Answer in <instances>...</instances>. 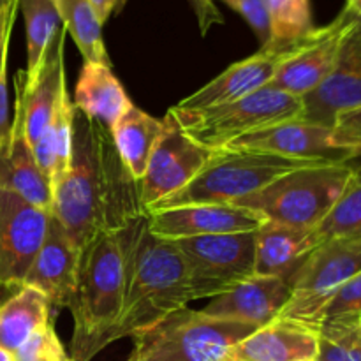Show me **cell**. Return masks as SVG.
<instances>
[{
  "label": "cell",
  "mask_w": 361,
  "mask_h": 361,
  "mask_svg": "<svg viewBox=\"0 0 361 361\" xmlns=\"http://www.w3.org/2000/svg\"><path fill=\"white\" fill-rule=\"evenodd\" d=\"M49 214L83 247L101 233L118 231L147 214L140 182L130 175L113 143L109 127L74 108L73 159L53 190Z\"/></svg>",
  "instance_id": "1"
},
{
  "label": "cell",
  "mask_w": 361,
  "mask_h": 361,
  "mask_svg": "<svg viewBox=\"0 0 361 361\" xmlns=\"http://www.w3.org/2000/svg\"><path fill=\"white\" fill-rule=\"evenodd\" d=\"M126 295L113 341L134 337L196 302L189 268L175 242L152 235L147 214L118 229Z\"/></svg>",
  "instance_id": "2"
},
{
  "label": "cell",
  "mask_w": 361,
  "mask_h": 361,
  "mask_svg": "<svg viewBox=\"0 0 361 361\" xmlns=\"http://www.w3.org/2000/svg\"><path fill=\"white\" fill-rule=\"evenodd\" d=\"M126 274L118 231L101 233L81 247L71 309L74 321L71 360L92 361L113 344L123 310Z\"/></svg>",
  "instance_id": "3"
},
{
  "label": "cell",
  "mask_w": 361,
  "mask_h": 361,
  "mask_svg": "<svg viewBox=\"0 0 361 361\" xmlns=\"http://www.w3.org/2000/svg\"><path fill=\"white\" fill-rule=\"evenodd\" d=\"M319 162L326 161L293 159L242 148H222L212 152L203 169L183 189L152 204L147 212L168 210L183 204L236 203L295 169Z\"/></svg>",
  "instance_id": "4"
},
{
  "label": "cell",
  "mask_w": 361,
  "mask_h": 361,
  "mask_svg": "<svg viewBox=\"0 0 361 361\" xmlns=\"http://www.w3.org/2000/svg\"><path fill=\"white\" fill-rule=\"evenodd\" d=\"M355 178L351 162H319L295 169L235 204L257 212L270 222L314 229Z\"/></svg>",
  "instance_id": "5"
},
{
  "label": "cell",
  "mask_w": 361,
  "mask_h": 361,
  "mask_svg": "<svg viewBox=\"0 0 361 361\" xmlns=\"http://www.w3.org/2000/svg\"><path fill=\"white\" fill-rule=\"evenodd\" d=\"M254 330L185 307L134 335L127 361H224L229 349Z\"/></svg>",
  "instance_id": "6"
},
{
  "label": "cell",
  "mask_w": 361,
  "mask_h": 361,
  "mask_svg": "<svg viewBox=\"0 0 361 361\" xmlns=\"http://www.w3.org/2000/svg\"><path fill=\"white\" fill-rule=\"evenodd\" d=\"M187 136L210 152L222 150L233 141L275 123L302 116V97L268 87L235 102L201 109L182 111L169 108Z\"/></svg>",
  "instance_id": "7"
},
{
  "label": "cell",
  "mask_w": 361,
  "mask_h": 361,
  "mask_svg": "<svg viewBox=\"0 0 361 361\" xmlns=\"http://www.w3.org/2000/svg\"><path fill=\"white\" fill-rule=\"evenodd\" d=\"M361 271V235L321 242L291 279V296L281 319L317 330L323 310L335 295Z\"/></svg>",
  "instance_id": "8"
},
{
  "label": "cell",
  "mask_w": 361,
  "mask_h": 361,
  "mask_svg": "<svg viewBox=\"0 0 361 361\" xmlns=\"http://www.w3.org/2000/svg\"><path fill=\"white\" fill-rule=\"evenodd\" d=\"M189 268L196 300L215 298L254 275V231L175 242Z\"/></svg>",
  "instance_id": "9"
},
{
  "label": "cell",
  "mask_w": 361,
  "mask_h": 361,
  "mask_svg": "<svg viewBox=\"0 0 361 361\" xmlns=\"http://www.w3.org/2000/svg\"><path fill=\"white\" fill-rule=\"evenodd\" d=\"M355 21L356 14L344 7L331 23L314 28L309 35L289 44L271 87L296 97H305L316 90L334 69L342 42Z\"/></svg>",
  "instance_id": "10"
},
{
  "label": "cell",
  "mask_w": 361,
  "mask_h": 361,
  "mask_svg": "<svg viewBox=\"0 0 361 361\" xmlns=\"http://www.w3.org/2000/svg\"><path fill=\"white\" fill-rule=\"evenodd\" d=\"M164 130L152 152L143 178L140 180L141 203L145 212L152 204L178 192L203 169L212 152L190 140L175 118L171 109L166 111Z\"/></svg>",
  "instance_id": "11"
},
{
  "label": "cell",
  "mask_w": 361,
  "mask_h": 361,
  "mask_svg": "<svg viewBox=\"0 0 361 361\" xmlns=\"http://www.w3.org/2000/svg\"><path fill=\"white\" fill-rule=\"evenodd\" d=\"M49 212L0 189V288H21L46 235Z\"/></svg>",
  "instance_id": "12"
},
{
  "label": "cell",
  "mask_w": 361,
  "mask_h": 361,
  "mask_svg": "<svg viewBox=\"0 0 361 361\" xmlns=\"http://www.w3.org/2000/svg\"><path fill=\"white\" fill-rule=\"evenodd\" d=\"M67 30L62 25L56 37L42 55L41 62L32 73L25 69L16 74V104L23 115V126L30 147L41 140L53 118L60 97L67 90L63 48Z\"/></svg>",
  "instance_id": "13"
},
{
  "label": "cell",
  "mask_w": 361,
  "mask_h": 361,
  "mask_svg": "<svg viewBox=\"0 0 361 361\" xmlns=\"http://www.w3.org/2000/svg\"><path fill=\"white\" fill-rule=\"evenodd\" d=\"M226 148L268 152L293 159H310L326 162H351L360 152L341 143L331 127L317 126L307 120L295 118L264 127L252 134L233 141Z\"/></svg>",
  "instance_id": "14"
},
{
  "label": "cell",
  "mask_w": 361,
  "mask_h": 361,
  "mask_svg": "<svg viewBox=\"0 0 361 361\" xmlns=\"http://www.w3.org/2000/svg\"><path fill=\"white\" fill-rule=\"evenodd\" d=\"M147 217L152 235L169 242L256 231L267 222L261 214L235 203L183 204L168 210L147 212Z\"/></svg>",
  "instance_id": "15"
},
{
  "label": "cell",
  "mask_w": 361,
  "mask_h": 361,
  "mask_svg": "<svg viewBox=\"0 0 361 361\" xmlns=\"http://www.w3.org/2000/svg\"><path fill=\"white\" fill-rule=\"evenodd\" d=\"M303 111L300 118L317 126L331 127L341 113L361 106V18L345 35L337 62L326 80L302 97Z\"/></svg>",
  "instance_id": "16"
},
{
  "label": "cell",
  "mask_w": 361,
  "mask_h": 361,
  "mask_svg": "<svg viewBox=\"0 0 361 361\" xmlns=\"http://www.w3.org/2000/svg\"><path fill=\"white\" fill-rule=\"evenodd\" d=\"M288 46H261V49L240 62L231 63L217 78L208 81L204 87L182 99L176 109L182 111H201L215 106L235 102L247 97L261 88L268 87L281 66Z\"/></svg>",
  "instance_id": "17"
},
{
  "label": "cell",
  "mask_w": 361,
  "mask_h": 361,
  "mask_svg": "<svg viewBox=\"0 0 361 361\" xmlns=\"http://www.w3.org/2000/svg\"><path fill=\"white\" fill-rule=\"evenodd\" d=\"M81 249L62 224L49 214L39 252L23 279V286L41 291L51 305L69 307L74 296Z\"/></svg>",
  "instance_id": "18"
},
{
  "label": "cell",
  "mask_w": 361,
  "mask_h": 361,
  "mask_svg": "<svg viewBox=\"0 0 361 361\" xmlns=\"http://www.w3.org/2000/svg\"><path fill=\"white\" fill-rule=\"evenodd\" d=\"M291 296V284L284 279L252 275L231 291L212 298L201 312L215 319L233 321L261 328L279 319Z\"/></svg>",
  "instance_id": "19"
},
{
  "label": "cell",
  "mask_w": 361,
  "mask_h": 361,
  "mask_svg": "<svg viewBox=\"0 0 361 361\" xmlns=\"http://www.w3.org/2000/svg\"><path fill=\"white\" fill-rule=\"evenodd\" d=\"M316 355L317 331L279 317L233 345L224 361H303Z\"/></svg>",
  "instance_id": "20"
},
{
  "label": "cell",
  "mask_w": 361,
  "mask_h": 361,
  "mask_svg": "<svg viewBox=\"0 0 361 361\" xmlns=\"http://www.w3.org/2000/svg\"><path fill=\"white\" fill-rule=\"evenodd\" d=\"M254 275L284 279L288 282H291L309 254L323 242L316 228L300 229L270 221L254 231Z\"/></svg>",
  "instance_id": "21"
},
{
  "label": "cell",
  "mask_w": 361,
  "mask_h": 361,
  "mask_svg": "<svg viewBox=\"0 0 361 361\" xmlns=\"http://www.w3.org/2000/svg\"><path fill=\"white\" fill-rule=\"evenodd\" d=\"M0 189L18 194L28 203L51 212V187L35 161L34 150L25 134L23 115L18 106H14L9 143L0 148Z\"/></svg>",
  "instance_id": "22"
},
{
  "label": "cell",
  "mask_w": 361,
  "mask_h": 361,
  "mask_svg": "<svg viewBox=\"0 0 361 361\" xmlns=\"http://www.w3.org/2000/svg\"><path fill=\"white\" fill-rule=\"evenodd\" d=\"M73 102L78 111L108 127L133 106L111 66L97 62H83Z\"/></svg>",
  "instance_id": "23"
},
{
  "label": "cell",
  "mask_w": 361,
  "mask_h": 361,
  "mask_svg": "<svg viewBox=\"0 0 361 361\" xmlns=\"http://www.w3.org/2000/svg\"><path fill=\"white\" fill-rule=\"evenodd\" d=\"M162 130V118H154L134 104L109 127L120 159L137 182L147 171V164L161 140Z\"/></svg>",
  "instance_id": "24"
},
{
  "label": "cell",
  "mask_w": 361,
  "mask_h": 361,
  "mask_svg": "<svg viewBox=\"0 0 361 361\" xmlns=\"http://www.w3.org/2000/svg\"><path fill=\"white\" fill-rule=\"evenodd\" d=\"M73 120L74 102L71 101L69 92L66 90L60 97L48 129L32 148L42 175L48 178L51 187V197L53 190L69 171L71 159H73Z\"/></svg>",
  "instance_id": "25"
},
{
  "label": "cell",
  "mask_w": 361,
  "mask_h": 361,
  "mask_svg": "<svg viewBox=\"0 0 361 361\" xmlns=\"http://www.w3.org/2000/svg\"><path fill=\"white\" fill-rule=\"evenodd\" d=\"M51 303L37 289L21 286L0 303V345L14 353L34 331L49 324Z\"/></svg>",
  "instance_id": "26"
},
{
  "label": "cell",
  "mask_w": 361,
  "mask_h": 361,
  "mask_svg": "<svg viewBox=\"0 0 361 361\" xmlns=\"http://www.w3.org/2000/svg\"><path fill=\"white\" fill-rule=\"evenodd\" d=\"M67 34L76 42L85 62L108 63L109 55L102 39V23L90 0H53Z\"/></svg>",
  "instance_id": "27"
},
{
  "label": "cell",
  "mask_w": 361,
  "mask_h": 361,
  "mask_svg": "<svg viewBox=\"0 0 361 361\" xmlns=\"http://www.w3.org/2000/svg\"><path fill=\"white\" fill-rule=\"evenodd\" d=\"M268 16V42L263 46H289L314 30L310 0H263Z\"/></svg>",
  "instance_id": "28"
},
{
  "label": "cell",
  "mask_w": 361,
  "mask_h": 361,
  "mask_svg": "<svg viewBox=\"0 0 361 361\" xmlns=\"http://www.w3.org/2000/svg\"><path fill=\"white\" fill-rule=\"evenodd\" d=\"M27 30V67L25 73H32L41 62L42 55L62 28L53 0H18Z\"/></svg>",
  "instance_id": "29"
},
{
  "label": "cell",
  "mask_w": 361,
  "mask_h": 361,
  "mask_svg": "<svg viewBox=\"0 0 361 361\" xmlns=\"http://www.w3.org/2000/svg\"><path fill=\"white\" fill-rule=\"evenodd\" d=\"M316 231L323 242L341 236L361 235V176L358 173L330 214L316 226Z\"/></svg>",
  "instance_id": "30"
},
{
  "label": "cell",
  "mask_w": 361,
  "mask_h": 361,
  "mask_svg": "<svg viewBox=\"0 0 361 361\" xmlns=\"http://www.w3.org/2000/svg\"><path fill=\"white\" fill-rule=\"evenodd\" d=\"M316 331V361H361V324L323 323Z\"/></svg>",
  "instance_id": "31"
},
{
  "label": "cell",
  "mask_w": 361,
  "mask_h": 361,
  "mask_svg": "<svg viewBox=\"0 0 361 361\" xmlns=\"http://www.w3.org/2000/svg\"><path fill=\"white\" fill-rule=\"evenodd\" d=\"M18 14V0H9L0 13V148L7 147L11 137L9 94H7V59H9V44L13 35L14 21Z\"/></svg>",
  "instance_id": "32"
},
{
  "label": "cell",
  "mask_w": 361,
  "mask_h": 361,
  "mask_svg": "<svg viewBox=\"0 0 361 361\" xmlns=\"http://www.w3.org/2000/svg\"><path fill=\"white\" fill-rule=\"evenodd\" d=\"M14 361H69L66 348L60 342L53 324H46L34 331L18 351L13 353Z\"/></svg>",
  "instance_id": "33"
},
{
  "label": "cell",
  "mask_w": 361,
  "mask_h": 361,
  "mask_svg": "<svg viewBox=\"0 0 361 361\" xmlns=\"http://www.w3.org/2000/svg\"><path fill=\"white\" fill-rule=\"evenodd\" d=\"M323 323L361 324V271L331 298L321 316L319 324Z\"/></svg>",
  "instance_id": "34"
},
{
  "label": "cell",
  "mask_w": 361,
  "mask_h": 361,
  "mask_svg": "<svg viewBox=\"0 0 361 361\" xmlns=\"http://www.w3.org/2000/svg\"><path fill=\"white\" fill-rule=\"evenodd\" d=\"M222 2L247 21V25L261 41V46L267 44L270 30H268V16L263 0H222Z\"/></svg>",
  "instance_id": "35"
},
{
  "label": "cell",
  "mask_w": 361,
  "mask_h": 361,
  "mask_svg": "<svg viewBox=\"0 0 361 361\" xmlns=\"http://www.w3.org/2000/svg\"><path fill=\"white\" fill-rule=\"evenodd\" d=\"M334 130L341 143L360 152L361 155V106L351 111L341 113L335 118Z\"/></svg>",
  "instance_id": "36"
},
{
  "label": "cell",
  "mask_w": 361,
  "mask_h": 361,
  "mask_svg": "<svg viewBox=\"0 0 361 361\" xmlns=\"http://www.w3.org/2000/svg\"><path fill=\"white\" fill-rule=\"evenodd\" d=\"M192 6L194 13L197 16V23H200L201 34H207L214 25L224 23L221 11L215 6V0H189Z\"/></svg>",
  "instance_id": "37"
},
{
  "label": "cell",
  "mask_w": 361,
  "mask_h": 361,
  "mask_svg": "<svg viewBox=\"0 0 361 361\" xmlns=\"http://www.w3.org/2000/svg\"><path fill=\"white\" fill-rule=\"evenodd\" d=\"M90 2H92V6H94L99 21L104 25L106 21L109 20V16L115 13V9L118 7L120 0H90Z\"/></svg>",
  "instance_id": "38"
},
{
  "label": "cell",
  "mask_w": 361,
  "mask_h": 361,
  "mask_svg": "<svg viewBox=\"0 0 361 361\" xmlns=\"http://www.w3.org/2000/svg\"><path fill=\"white\" fill-rule=\"evenodd\" d=\"M345 7H349L356 16L361 18V0H348V2H345Z\"/></svg>",
  "instance_id": "39"
},
{
  "label": "cell",
  "mask_w": 361,
  "mask_h": 361,
  "mask_svg": "<svg viewBox=\"0 0 361 361\" xmlns=\"http://www.w3.org/2000/svg\"><path fill=\"white\" fill-rule=\"evenodd\" d=\"M0 361H14V355L0 345Z\"/></svg>",
  "instance_id": "40"
},
{
  "label": "cell",
  "mask_w": 361,
  "mask_h": 361,
  "mask_svg": "<svg viewBox=\"0 0 361 361\" xmlns=\"http://www.w3.org/2000/svg\"><path fill=\"white\" fill-rule=\"evenodd\" d=\"M351 164H353V168L356 169V173L361 176V155L358 159H355V161H351Z\"/></svg>",
  "instance_id": "41"
},
{
  "label": "cell",
  "mask_w": 361,
  "mask_h": 361,
  "mask_svg": "<svg viewBox=\"0 0 361 361\" xmlns=\"http://www.w3.org/2000/svg\"><path fill=\"white\" fill-rule=\"evenodd\" d=\"M303 361H316V360H303Z\"/></svg>",
  "instance_id": "42"
},
{
  "label": "cell",
  "mask_w": 361,
  "mask_h": 361,
  "mask_svg": "<svg viewBox=\"0 0 361 361\" xmlns=\"http://www.w3.org/2000/svg\"><path fill=\"white\" fill-rule=\"evenodd\" d=\"M69 361H73V360H69Z\"/></svg>",
  "instance_id": "43"
}]
</instances>
